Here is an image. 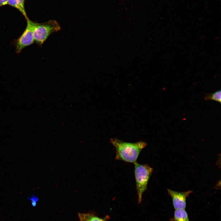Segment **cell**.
<instances>
[{"instance_id":"8fae6325","label":"cell","mask_w":221,"mask_h":221,"mask_svg":"<svg viewBox=\"0 0 221 221\" xmlns=\"http://www.w3.org/2000/svg\"><path fill=\"white\" fill-rule=\"evenodd\" d=\"M79 217L80 221H86L79 214H78Z\"/></svg>"},{"instance_id":"6da1fadb","label":"cell","mask_w":221,"mask_h":221,"mask_svg":"<svg viewBox=\"0 0 221 221\" xmlns=\"http://www.w3.org/2000/svg\"><path fill=\"white\" fill-rule=\"evenodd\" d=\"M110 142L115 149L116 160L134 164L137 162L142 150L147 145L142 141L127 142L116 138H111Z\"/></svg>"},{"instance_id":"9c48e42d","label":"cell","mask_w":221,"mask_h":221,"mask_svg":"<svg viewBox=\"0 0 221 221\" xmlns=\"http://www.w3.org/2000/svg\"><path fill=\"white\" fill-rule=\"evenodd\" d=\"M79 214L86 221H105L103 219L93 214L81 213Z\"/></svg>"},{"instance_id":"3957f363","label":"cell","mask_w":221,"mask_h":221,"mask_svg":"<svg viewBox=\"0 0 221 221\" xmlns=\"http://www.w3.org/2000/svg\"><path fill=\"white\" fill-rule=\"evenodd\" d=\"M60 29L59 24L55 20H51L41 23L35 22L33 30L34 42L41 45L51 34L57 32Z\"/></svg>"},{"instance_id":"8992f818","label":"cell","mask_w":221,"mask_h":221,"mask_svg":"<svg viewBox=\"0 0 221 221\" xmlns=\"http://www.w3.org/2000/svg\"><path fill=\"white\" fill-rule=\"evenodd\" d=\"M25 0H8L7 4L14 7L20 11L26 19L28 18L25 8Z\"/></svg>"},{"instance_id":"52a82bcc","label":"cell","mask_w":221,"mask_h":221,"mask_svg":"<svg viewBox=\"0 0 221 221\" xmlns=\"http://www.w3.org/2000/svg\"><path fill=\"white\" fill-rule=\"evenodd\" d=\"M172 221H189L188 214L184 209L176 210Z\"/></svg>"},{"instance_id":"277c9868","label":"cell","mask_w":221,"mask_h":221,"mask_svg":"<svg viewBox=\"0 0 221 221\" xmlns=\"http://www.w3.org/2000/svg\"><path fill=\"white\" fill-rule=\"evenodd\" d=\"M26 20V28L16 41V52L17 53H20L24 48L32 44L34 41L33 30L35 22L29 18Z\"/></svg>"},{"instance_id":"7a4b0ae2","label":"cell","mask_w":221,"mask_h":221,"mask_svg":"<svg viewBox=\"0 0 221 221\" xmlns=\"http://www.w3.org/2000/svg\"><path fill=\"white\" fill-rule=\"evenodd\" d=\"M134 165V175L138 201H142V195L147 189L148 183L153 172V169L146 164H141L137 162Z\"/></svg>"},{"instance_id":"30bf717a","label":"cell","mask_w":221,"mask_h":221,"mask_svg":"<svg viewBox=\"0 0 221 221\" xmlns=\"http://www.w3.org/2000/svg\"><path fill=\"white\" fill-rule=\"evenodd\" d=\"M8 0H0V7L7 4Z\"/></svg>"},{"instance_id":"ba28073f","label":"cell","mask_w":221,"mask_h":221,"mask_svg":"<svg viewBox=\"0 0 221 221\" xmlns=\"http://www.w3.org/2000/svg\"><path fill=\"white\" fill-rule=\"evenodd\" d=\"M221 91L218 90L213 93H209L206 94L204 97V99L206 100H214L221 103Z\"/></svg>"},{"instance_id":"5b68a950","label":"cell","mask_w":221,"mask_h":221,"mask_svg":"<svg viewBox=\"0 0 221 221\" xmlns=\"http://www.w3.org/2000/svg\"><path fill=\"white\" fill-rule=\"evenodd\" d=\"M169 195L172 198L173 204L176 210L184 209L186 206V199L192 192L191 191L180 192L167 189Z\"/></svg>"}]
</instances>
